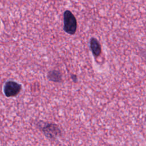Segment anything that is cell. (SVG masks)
<instances>
[{"label": "cell", "instance_id": "cell-2", "mask_svg": "<svg viewBox=\"0 0 146 146\" xmlns=\"http://www.w3.org/2000/svg\"><path fill=\"white\" fill-rule=\"evenodd\" d=\"M21 88V84L18 83L13 80H8L5 82L3 90L5 96L9 98L17 96L20 92Z\"/></svg>", "mask_w": 146, "mask_h": 146}, {"label": "cell", "instance_id": "cell-4", "mask_svg": "<svg viewBox=\"0 0 146 146\" xmlns=\"http://www.w3.org/2000/svg\"><path fill=\"white\" fill-rule=\"evenodd\" d=\"M90 45L94 55L95 56H98L101 53V47L98 40L94 38H92L90 41Z\"/></svg>", "mask_w": 146, "mask_h": 146}, {"label": "cell", "instance_id": "cell-1", "mask_svg": "<svg viewBox=\"0 0 146 146\" xmlns=\"http://www.w3.org/2000/svg\"><path fill=\"white\" fill-rule=\"evenodd\" d=\"M63 29L64 31L74 35L76 30L77 22L75 16L70 10H66L63 13Z\"/></svg>", "mask_w": 146, "mask_h": 146}, {"label": "cell", "instance_id": "cell-6", "mask_svg": "<svg viewBox=\"0 0 146 146\" xmlns=\"http://www.w3.org/2000/svg\"><path fill=\"white\" fill-rule=\"evenodd\" d=\"M71 78L74 80V81H75V80H76V76L75 75H72V76H71Z\"/></svg>", "mask_w": 146, "mask_h": 146}, {"label": "cell", "instance_id": "cell-3", "mask_svg": "<svg viewBox=\"0 0 146 146\" xmlns=\"http://www.w3.org/2000/svg\"><path fill=\"white\" fill-rule=\"evenodd\" d=\"M40 128L47 137L52 139H55L61 133L60 130L57 125L53 123L42 124Z\"/></svg>", "mask_w": 146, "mask_h": 146}, {"label": "cell", "instance_id": "cell-5", "mask_svg": "<svg viewBox=\"0 0 146 146\" xmlns=\"http://www.w3.org/2000/svg\"><path fill=\"white\" fill-rule=\"evenodd\" d=\"M47 78L50 80L54 82H60L62 80V74L58 70H51L47 73Z\"/></svg>", "mask_w": 146, "mask_h": 146}]
</instances>
